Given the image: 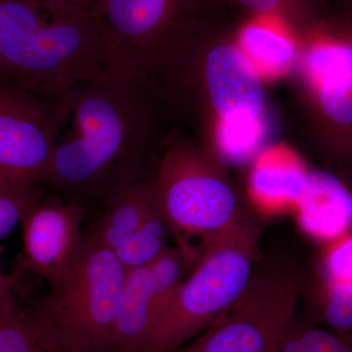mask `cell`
<instances>
[{"mask_svg": "<svg viewBox=\"0 0 352 352\" xmlns=\"http://www.w3.org/2000/svg\"><path fill=\"white\" fill-rule=\"evenodd\" d=\"M148 266L126 271L115 326V352H144L152 329Z\"/></svg>", "mask_w": 352, "mask_h": 352, "instance_id": "cell-14", "label": "cell"}, {"mask_svg": "<svg viewBox=\"0 0 352 352\" xmlns=\"http://www.w3.org/2000/svg\"><path fill=\"white\" fill-rule=\"evenodd\" d=\"M13 280L2 273L0 267V300L9 298L11 296V288H12Z\"/></svg>", "mask_w": 352, "mask_h": 352, "instance_id": "cell-26", "label": "cell"}, {"mask_svg": "<svg viewBox=\"0 0 352 352\" xmlns=\"http://www.w3.org/2000/svg\"><path fill=\"white\" fill-rule=\"evenodd\" d=\"M16 310L17 309H16L15 305H14L12 296L0 300V322L4 320Z\"/></svg>", "mask_w": 352, "mask_h": 352, "instance_id": "cell-27", "label": "cell"}, {"mask_svg": "<svg viewBox=\"0 0 352 352\" xmlns=\"http://www.w3.org/2000/svg\"><path fill=\"white\" fill-rule=\"evenodd\" d=\"M261 231L241 214L210 238L175 300L150 335L144 352H175L207 330L249 284L258 258Z\"/></svg>", "mask_w": 352, "mask_h": 352, "instance_id": "cell-4", "label": "cell"}, {"mask_svg": "<svg viewBox=\"0 0 352 352\" xmlns=\"http://www.w3.org/2000/svg\"><path fill=\"white\" fill-rule=\"evenodd\" d=\"M206 0H96L92 10L113 61L146 69L160 52L200 24Z\"/></svg>", "mask_w": 352, "mask_h": 352, "instance_id": "cell-8", "label": "cell"}, {"mask_svg": "<svg viewBox=\"0 0 352 352\" xmlns=\"http://www.w3.org/2000/svg\"><path fill=\"white\" fill-rule=\"evenodd\" d=\"M0 48L3 83L51 98L113 62L92 6L74 0H0Z\"/></svg>", "mask_w": 352, "mask_h": 352, "instance_id": "cell-2", "label": "cell"}, {"mask_svg": "<svg viewBox=\"0 0 352 352\" xmlns=\"http://www.w3.org/2000/svg\"><path fill=\"white\" fill-rule=\"evenodd\" d=\"M155 185L175 239L179 242L177 247L191 264L198 258L187 245V236H199L204 245L242 214L230 185L183 148L166 154Z\"/></svg>", "mask_w": 352, "mask_h": 352, "instance_id": "cell-6", "label": "cell"}, {"mask_svg": "<svg viewBox=\"0 0 352 352\" xmlns=\"http://www.w3.org/2000/svg\"><path fill=\"white\" fill-rule=\"evenodd\" d=\"M252 12L268 14L276 10L282 0H235Z\"/></svg>", "mask_w": 352, "mask_h": 352, "instance_id": "cell-25", "label": "cell"}, {"mask_svg": "<svg viewBox=\"0 0 352 352\" xmlns=\"http://www.w3.org/2000/svg\"><path fill=\"white\" fill-rule=\"evenodd\" d=\"M261 134L258 117L236 116L222 119L219 133L220 150L231 161H244L258 149Z\"/></svg>", "mask_w": 352, "mask_h": 352, "instance_id": "cell-21", "label": "cell"}, {"mask_svg": "<svg viewBox=\"0 0 352 352\" xmlns=\"http://www.w3.org/2000/svg\"><path fill=\"white\" fill-rule=\"evenodd\" d=\"M307 173L295 166L261 164L252 173V190L268 205L296 203L305 189Z\"/></svg>", "mask_w": 352, "mask_h": 352, "instance_id": "cell-19", "label": "cell"}, {"mask_svg": "<svg viewBox=\"0 0 352 352\" xmlns=\"http://www.w3.org/2000/svg\"><path fill=\"white\" fill-rule=\"evenodd\" d=\"M275 352H352V332H330L296 314Z\"/></svg>", "mask_w": 352, "mask_h": 352, "instance_id": "cell-18", "label": "cell"}, {"mask_svg": "<svg viewBox=\"0 0 352 352\" xmlns=\"http://www.w3.org/2000/svg\"><path fill=\"white\" fill-rule=\"evenodd\" d=\"M175 352H203L201 340L198 338V339L194 340L193 342H191L189 346L180 347L179 349H177V351Z\"/></svg>", "mask_w": 352, "mask_h": 352, "instance_id": "cell-28", "label": "cell"}, {"mask_svg": "<svg viewBox=\"0 0 352 352\" xmlns=\"http://www.w3.org/2000/svg\"><path fill=\"white\" fill-rule=\"evenodd\" d=\"M63 95L51 98L0 85V183L43 184L61 127Z\"/></svg>", "mask_w": 352, "mask_h": 352, "instance_id": "cell-7", "label": "cell"}, {"mask_svg": "<svg viewBox=\"0 0 352 352\" xmlns=\"http://www.w3.org/2000/svg\"><path fill=\"white\" fill-rule=\"evenodd\" d=\"M307 67L324 117L352 129V41H328L308 52Z\"/></svg>", "mask_w": 352, "mask_h": 352, "instance_id": "cell-12", "label": "cell"}, {"mask_svg": "<svg viewBox=\"0 0 352 352\" xmlns=\"http://www.w3.org/2000/svg\"><path fill=\"white\" fill-rule=\"evenodd\" d=\"M307 320L337 332L352 330V284L319 282Z\"/></svg>", "mask_w": 352, "mask_h": 352, "instance_id": "cell-20", "label": "cell"}, {"mask_svg": "<svg viewBox=\"0 0 352 352\" xmlns=\"http://www.w3.org/2000/svg\"><path fill=\"white\" fill-rule=\"evenodd\" d=\"M83 210L78 201L41 199L24 215L21 267L50 287L71 270L82 251Z\"/></svg>", "mask_w": 352, "mask_h": 352, "instance_id": "cell-9", "label": "cell"}, {"mask_svg": "<svg viewBox=\"0 0 352 352\" xmlns=\"http://www.w3.org/2000/svg\"><path fill=\"white\" fill-rule=\"evenodd\" d=\"M74 1L78 2V3L85 4V6H92L96 0H74Z\"/></svg>", "mask_w": 352, "mask_h": 352, "instance_id": "cell-30", "label": "cell"}, {"mask_svg": "<svg viewBox=\"0 0 352 352\" xmlns=\"http://www.w3.org/2000/svg\"><path fill=\"white\" fill-rule=\"evenodd\" d=\"M296 205L298 226L314 240L328 245L352 231V193L329 171L307 173Z\"/></svg>", "mask_w": 352, "mask_h": 352, "instance_id": "cell-11", "label": "cell"}, {"mask_svg": "<svg viewBox=\"0 0 352 352\" xmlns=\"http://www.w3.org/2000/svg\"><path fill=\"white\" fill-rule=\"evenodd\" d=\"M204 69L210 101L222 119L258 117L263 107V82L243 51L233 45L217 46L208 53Z\"/></svg>", "mask_w": 352, "mask_h": 352, "instance_id": "cell-10", "label": "cell"}, {"mask_svg": "<svg viewBox=\"0 0 352 352\" xmlns=\"http://www.w3.org/2000/svg\"><path fill=\"white\" fill-rule=\"evenodd\" d=\"M175 238V231L159 200L138 230L113 252L126 271L146 267L170 247L168 243Z\"/></svg>", "mask_w": 352, "mask_h": 352, "instance_id": "cell-15", "label": "cell"}, {"mask_svg": "<svg viewBox=\"0 0 352 352\" xmlns=\"http://www.w3.org/2000/svg\"><path fill=\"white\" fill-rule=\"evenodd\" d=\"M302 289L289 266L256 264L239 298L199 337L203 352H275Z\"/></svg>", "mask_w": 352, "mask_h": 352, "instance_id": "cell-5", "label": "cell"}, {"mask_svg": "<svg viewBox=\"0 0 352 352\" xmlns=\"http://www.w3.org/2000/svg\"><path fill=\"white\" fill-rule=\"evenodd\" d=\"M105 201V210L88 236L115 251L138 230L159 204V196L155 182L143 178L118 190Z\"/></svg>", "mask_w": 352, "mask_h": 352, "instance_id": "cell-13", "label": "cell"}, {"mask_svg": "<svg viewBox=\"0 0 352 352\" xmlns=\"http://www.w3.org/2000/svg\"><path fill=\"white\" fill-rule=\"evenodd\" d=\"M157 85L145 69L113 61L102 75L63 95L56 148L43 184L106 200L143 179L156 120Z\"/></svg>", "mask_w": 352, "mask_h": 352, "instance_id": "cell-1", "label": "cell"}, {"mask_svg": "<svg viewBox=\"0 0 352 352\" xmlns=\"http://www.w3.org/2000/svg\"><path fill=\"white\" fill-rule=\"evenodd\" d=\"M189 265L188 258L177 245L168 247L148 265L151 277V333L175 300Z\"/></svg>", "mask_w": 352, "mask_h": 352, "instance_id": "cell-16", "label": "cell"}, {"mask_svg": "<svg viewBox=\"0 0 352 352\" xmlns=\"http://www.w3.org/2000/svg\"><path fill=\"white\" fill-rule=\"evenodd\" d=\"M319 270L320 283L352 284V231L327 245Z\"/></svg>", "mask_w": 352, "mask_h": 352, "instance_id": "cell-23", "label": "cell"}, {"mask_svg": "<svg viewBox=\"0 0 352 352\" xmlns=\"http://www.w3.org/2000/svg\"><path fill=\"white\" fill-rule=\"evenodd\" d=\"M43 196L41 185L0 183V239L12 232Z\"/></svg>", "mask_w": 352, "mask_h": 352, "instance_id": "cell-22", "label": "cell"}, {"mask_svg": "<svg viewBox=\"0 0 352 352\" xmlns=\"http://www.w3.org/2000/svg\"><path fill=\"white\" fill-rule=\"evenodd\" d=\"M240 43L245 56L263 74L281 73L295 59L293 43L264 25H248L241 34Z\"/></svg>", "mask_w": 352, "mask_h": 352, "instance_id": "cell-17", "label": "cell"}, {"mask_svg": "<svg viewBox=\"0 0 352 352\" xmlns=\"http://www.w3.org/2000/svg\"><path fill=\"white\" fill-rule=\"evenodd\" d=\"M0 352H44L24 312L16 310L0 322Z\"/></svg>", "mask_w": 352, "mask_h": 352, "instance_id": "cell-24", "label": "cell"}, {"mask_svg": "<svg viewBox=\"0 0 352 352\" xmlns=\"http://www.w3.org/2000/svg\"><path fill=\"white\" fill-rule=\"evenodd\" d=\"M126 276L115 252L85 235L66 276L24 312L44 352H115L116 317Z\"/></svg>", "mask_w": 352, "mask_h": 352, "instance_id": "cell-3", "label": "cell"}, {"mask_svg": "<svg viewBox=\"0 0 352 352\" xmlns=\"http://www.w3.org/2000/svg\"><path fill=\"white\" fill-rule=\"evenodd\" d=\"M4 82V60L0 48V85Z\"/></svg>", "mask_w": 352, "mask_h": 352, "instance_id": "cell-29", "label": "cell"}]
</instances>
